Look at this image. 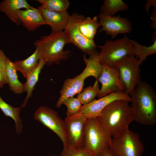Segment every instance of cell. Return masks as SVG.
<instances>
[{
    "instance_id": "6da1fadb",
    "label": "cell",
    "mask_w": 156,
    "mask_h": 156,
    "mask_svg": "<svg viewBox=\"0 0 156 156\" xmlns=\"http://www.w3.org/2000/svg\"><path fill=\"white\" fill-rule=\"evenodd\" d=\"M134 121L143 125L156 123V93L147 83L141 81L130 96Z\"/></svg>"
},
{
    "instance_id": "7a4b0ae2",
    "label": "cell",
    "mask_w": 156,
    "mask_h": 156,
    "mask_svg": "<svg viewBox=\"0 0 156 156\" xmlns=\"http://www.w3.org/2000/svg\"><path fill=\"white\" fill-rule=\"evenodd\" d=\"M129 102L115 100L108 105L98 117L113 138L118 135L134 121Z\"/></svg>"
},
{
    "instance_id": "3957f363",
    "label": "cell",
    "mask_w": 156,
    "mask_h": 156,
    "mask_svg": "<svg viewBox=\"0 0 156 156\" xmlns=\"http://www.w3.org/2000/svg\"><path fill=\"white\" fill-rule=\"evenodd\" d=\"M99 52H97L89 55L88 58L86 55L83 56L86 66L83 71L73 78L66 79L60 91V95L56 104V107L60 108L66 99L73 97L79 94L83 89L84 81L88 77L93 76L96 79L101 74L102 65L99 57Z\"/></svg>"
},
{
    "instance_id": "277c9868",
    "label": "cell",
    "mask_w": 156,
    "mask_h": 156,
    "mask_svg": "<svg viewBox=\"0 0 156 156\" xmlns=\"http://www.w3.org/2000/svg\"><path fill=\"white\" fill-rule=\"evenodd\" d=\"M68 43V39L64 31L42 36L36 41L34 45L40 49L41 58L44 60L45 64L50 66L54 64L58 65L61 60L69 58L70 51L64 49L65 45Z\"/></svg>"
},
{
    "instance_id": "5b68a950",
    "label": "cell",
    "mask_w": 156,
    "mask_h": 156,
    "mask_svg": "<svg viewBox=\"0 0 156 156\" xmlns=\"http://www.w3.org/2000/svg\"><path fill=\"white\" fill-rule=\"evenodd\" d=\"M112 137L99 117L87 118L85 126L83 146L96 156L105 148L110 146Z\"/></svg>"
},
{
    "instance_id": "8992f818",
    "label": "cell",
    "mask_w": 156,
    "mask_h": 156,
    "mask_svg": "<svg viewBox=\"0 0 156 156\" xmlns=\"http://www.w3.org/2000/svg\"><path fill=\"white\" fill-rule=\"evenodd\" d=\"M97 46L101 49L99 54L100 62L111 67H115L126 57L135 55L133 44L126 35L116 40H106L103 45Z\"/></svg>"
},
{
    "instance_id": "52a82bcc",
    "label": "cell",
    "mask_w": 156,
    "mask_h": 156,
    "mask_svg": "<svg viewBox=\"0 0 156 156\" xmlns=\"http://www.w3.org/2000/svg\"><path fill=\"white\" fill-rule=\"evenodd\" d=\"M109 146L118 156H142L144 151L138 134L129 127L112 138Z\"/></svg>"
},
{
    "instance_id": "ba28073f",
    "label": "cell",
    "mask_w": 156,
    "mask_h": 156,
    "mask_svg": "<svg viewBox=\"0 0 156 156\" xmlns=\"http://www.w3.org/2000/svg\"><path fill=\"white\" fill-rule=\"evenodd\" d=\"M135 55L126 57L119 62L115 67L125 87L124 91L131 96L141 81L140 70L138 58Z\"/></svg>"
},
{
    "instance_id": "9c48e42d",
    "label": "cell",
    "mask_w": 156,
    "mask_h": 156,
    "mask_svg": "<svg viewBox=\"0 0 156 156\" xmlns=\"http://www.w3.org/2000/svg\"><path fill=\"white\" fill-rule=\"evenodd\" d=\"M34 116L35 120L55 133L63 146L68 144L64 120L56 111L47 106H41L36 110Z\"/></svg>"
},
{
    "instance_id": "30bf717a",
    "label": "cell",
    "mask_w": 156,
    "mask_h": 156,
    "mask_svg": "<svg viewBox=\"0 0 156 156\" xmlns=\"http://www.w3.org/2000/svg\"><path fill=\"white\" fill-rule=\"evenodd\" d=\"M81 14L74 13L70 18L64 30L69 43L81 50L84 55H90L97 52L96 47L94 40L87 38L80 31L78 22Z\"/></svg>"
},
{
    "instance_id": "8fae6325",
    "label": "cell",
    "mask_w": 156,
    "mask_h": 156,
    "mask_svg": "<svg viewBox=\"0 0 156 156\" xmlns=\"http://www.w3.org/2000/svg\"><path fill=\"white\" fill-rule=\"evenodd\" d=\"M102 64L101 74L96 79L101 85L97 97L100 98L110 93L124 91L125 87L120 79L116 68Z\"/></svg>"
},
{
    "instance_id": "7c38bea8",
    "label": "cell",
    "mask_w": 156,
    "mask_h": 156,
    "mask_svg": "<svg viewBox=\"0 0 156 156\" xmlns=\"http://www.w3.org/2000/svg\"><path fill=\"white\" fill-rule=\"evenodd\" d=\"M87 118L78 113L66 116L64 120L68 143L76 147L83 146V138Z\"/></svg>"
},
{
    "instance_id": "4fadbf2b",
    "label": "cell",
    "mask_w": 156,
    "mask_h": 156,
    "mask_svg": "<svg viewBox=\"0 0 156 156\" xmlns=\"http://www.w3.org/2000/svg\"><path fill=\"white\" fill-rule=\"evenodd\" d=\"M117 100L130 102V96L124 91L110 93L98 99L94 100L86 105H82L79 112L87 118L98 117L104 109L111 103Z\"/></svg>"
},
{
    "instance_id": "5bb4252c",
    "label": "cell",
    "mask_w": 156,
    "mask_h": 156,
    "mask_svg": "<svg viewBox=\"0 0 156 156\" xmlns=\"http://www.w3.org/2000/svg\"><path fill=\"white\" fill-rule=\"evenodd\" d=\"M98 18L100 26L102 27L99 32L104 31L112 39L118 34L129 33L132 31L131 24L128 18L119 16H107L100 14Z\"/></svg>"
},
{
    "instance_id": "9a60e30c",
    "label": "cell",
    "mask_w": 156,
    "mask_h": 156,
    "mask_svg": "<svg viewBox=\"0 0 156 156\" xmlns=\"http://www.w3.org/2000/svg\"><path fill=\"white\" fill-rule=\"evenodd\" d=\"M17 13L22 25L29 31H35L41 26L47 25L41 12L38 8L31 6L24 10H19Z\"/></svg>"
},
{
    "instance_id": "2e32d148",
    "label": "cell",
    "mask_w": 156,
    "mask_h": 156,
    "mask_svg": "<svg viewBox=\"0 0 156 156\" xmlns=\"http://www.w3.org/2000/svg\"><path fill=\"white\" fill-rule=\"evenodd\" d=\"M38 8L41 12L46 24L50 26L51 33L59 32L64 31L70 16L67 10L54 12L44 8L40 6Z\"/></svg>"
},
{
    "instance_id": "e0dca14e",
    "label": "cell",
    "mask_w": 156,
    "mask_h": 156,
    "mask_svg": "<svg viewBox=\"0 0 156 156\" xmlns=\"http://www.w3.org/2000/svg\"><path fill=\"white\" fill-rule=\"evenodd\" d=\"M31 6L26 0H4L0 3V11L16 25H20L21 22L17 12L22 8L26 9Z\"/></svg>"
},
{
    "instance_id": "ac0fdd59",
    "label": "cell",
    "mask_w": 156,
    "mask_h": 156,
    "mask_svg": "<svg viewBox=\"0 0 156 156\" xmlns=\"http://www.w3.org/2000/svg\"><path fill=\"white\" fill-rule=\"evenodd\" d=\"M36 48L34 52L27 58L13 62L17 71L20 72L26 79L36 68L41 59L40 50L38 47Z\"/></svg>"
},
{
    "instance_id": "d6986e66",
    "label": "cell",
    "mask_w": 156,
    "mask_h": 156,
    "mask_svg": "<svg viewBox=\"0 0 156 156\" xmlns=\"http://www.w3.org/2000/svg\"><path fill=\"white\" fill-rule=\"evenodd\" d=\"M98 19L96 16L92 18L90 17H85L81 14L78 22V27L80 32L86 38L94 40L97 29L100 26Z\"/></svg>"
},
{
    "instance_id": "ffe728a7",
    "label": "cell",
    "mask_w": 156,
    "mask_h": 156,
    "mask_svg": "<svg viewBox=\"0 0 156 156\" xmlns=\"http://www.w3.org/2000/svg\"><path fill=\"white\" fill-rule=\"evenodd\" d=\"M45 64L44 60L41 58L36 68L26 78V81L23 84L24 92L27 93V95L23 103L20 107L21 108L26 106L29 99L32 96L33 90L38 80L40 74Z\"/></svg>"
},
{
    "instance_id": "44dd1931",
    "label": "cell",
    "mask_w": 156,
    "mask_h": 156,
    "mask_svg": "<svg viewBox=\"0 0 156 156\" xmlns=\"http://www.w3.org/2000/svg\"><path fill=\"white\" fill-rule=\"evenodd\" d=\"M6 70L7 84L10 90L15 94H21L24 92V84L18 79L17 71L14 62L8 57L6 60Z\"/></svg>"
},
{
    "instance_id": "7402d4cb",
    "label": "cell",
    "mask_w": 156,
    "mask_h": 156,
    "mask_svg": "<svg viewBox=\"0 0 156 156\" xmlns=\"http://www.w3.org/2000/svg\"><path fill=\"white\" fill-rule=\"evenodd\" d=\"M21 108L20 107H13L7 103L0 95V109L6 116L10 117L14 120L16 131L19 134L21 133L23 126L20 116Z\"/></svg>"
},
{
    "instance_id": "603a6c76",
    "label": "cell",
    "mask_w": 156,
    "mask_h": 156,
    "mask_svg": "<svg viewBox=\"0 0 156 156\" xmlns=\"http://www.w3.org/2000/svg\"><path fill=\"white\" fill-rule=\"evenodd\" d=\"M133 45V53L138 58L139 64H142L150 55L156 53V38H154L153 43L151 45L146 47L141 45L137 41L130 39Z\"/></svg>"
},
{
    "instance_id": "cb8c5ba5",
    "label": "cell",
    "mask_w": 156,
    "mask_h": 156,
    "mask_svg": "<svg viewBox=\"0 0 156 156\" xmlns=\"http://www.w3.org/2000/svg\"><path fill=\"white\" fill-rule=\"evenodd\" d=\"M128 8L127 5L122 0H105L100 14L113 16L118 12L127 10Z\"/></svg>"
},
{
    "instance_id": "d4e9b609",
    "label": "cell",
    "mask_w": 156,
    "mask_h": 156,
    "mask_svg": "<svg viewBox=\"0 0 156 156\" xmlns=\"http://www.w3.org/2000/svg\"><path fill=\"white\" fill-rule=\"evenodd\" d=\"M100 91L98 82L96 79L92 86H90L78 94L77 98L83 105H86L94 100L98 95Z\"/></svg>"
},
{
    "instance_id": "484cf974",
    "label": "cell",
    "mask_w": 156,
    "mask_h": 156,
    "mask_svg": "<svg viewBox=\"0 0 156 156\" xmlns=\"http://www.w3.org/2000/svg\"><path fill=\"white\" fill-rule=\"evenodd\" d=\"M41 6L47 10L57 12L67 10L70 2L68 0H37Z\"/></svg>"
},
{
    "instance_id": "4316f807",
    "label": "cell",
    "mask_w": 156,
    "mask_h": 156,
    "mask_svg": "<svg viewBox=\"0 0 156 156\" xmlns=\"http://www.w3.org/2000/svg\"><path fill=\"white\" fill-rule=\"evenodd\" d=\"M60 156H93L83 146L76 147L68 144L63 146Z\"/></svg>"
},
{
    "instance_id": "83f0119b",
    "label": "cell",
    "mask_w": 156,
    "mask_h": 156,
    "mask_svg": "<svg viewBox=\"0 0 156 156\" xmlns=\"http://www.w3.org/2000/svg\"><path fill=\"white\" fill-rule=\"evenodd\" d=\"M62 104L67 107L66 113L67 116H71L78 113L82 105L79 99L77 97H74L65 99Z\"/></svg>"
},
{
    "instance_id": "f1b7e54d",
    "label": "cell",
    "mask_w": 156,
    "mask_h": 156,
    "mask_svg": "<svg viewBox=\"0 0 156 156\" xmlns=\"http://www.w3.org/2000/svg\"><path fill=\"white\" fill-rule=\"evenodd\" d=\"M7 57L3 51L0 49V88L7 84L6 70Z\"/></svg>"
},
{
    "instance_id": "f546056e",
    "label": "cell",
    "mask_w": 156,
    "mask_h": 156,
    "mask_svg": "<svg viewBox=\"0 0 156 156\" xmlns=\"http://www.w3.org/2000/svg\"><path fill=\"white\" fill-rule=\"evenodd\" d=\"M96 156H118L109 146L107 147Z\"/></svg>"
},
{
    "instance_id": "4dcf8cb0",
    "label": "cell",
    "mask_w": 156,
    "mask_h": 156,
    "mask_svg": "<svg viewBox=\"0 0 156 156\" xmlns=\"http://www.w3.org/2000/svg\"><path fill=\"white\" fill-rule=\"evenodd\" d=\"M152 23L151 25V27L154 29H156V10L154 8L152 10V13L151 16Z\"/></svg>"
},
{
    "instance_id": "1f68e13d",
    "label": "cell",
    "mask_w": 156,
    "mask_h": 156,
    "mask_svg": "<svg viewBox=\"0 0 156 156\" xmlns=\"http://www.w3.org/2000/svg\"><path fill=\"white\" fill-rule=\"evenodd\" d=\"M151 6H153L154 8H155L156 7V0H147V3L144 7L146 11L148 12L150 7Z\"/></svg>"
},
{
    "instance_id": "d6a6232c",
    "label": "cell",
    "mask_w": 156,
    "mask_h": 156,
    "mask_svg": "<svg viewBox=\"0 0 156 156\" xmlns=\"http://www.w3.org/2000/svg\"><path fill=\"white\" fill-rule=\"evenodd\" d=\"M52 156H57L55 155H52Z\"/></svg>"
}]
</instances>
